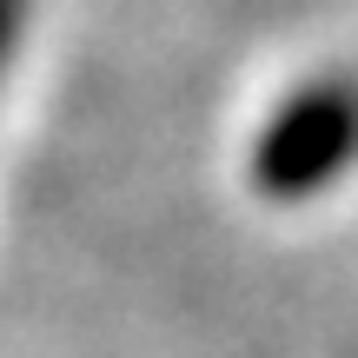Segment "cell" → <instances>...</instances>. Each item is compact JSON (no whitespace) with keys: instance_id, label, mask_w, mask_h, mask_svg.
Instances as JSON below:
<instances>
[{"instance_id":"6da1fadb","label":"cell","mask_w":358,"mask_h":358,"mask_svg":"<svg viewBox=\"0 0 358 358\" xmlns=\"http://www.w3.org/2000/svg\"><path fill=\"white\" fill-rule=\"evenodd\" d=\"M358 159V87L352 80H312L272 113L252 146V186L266 199H306L332 186Z\"/></svg>"},{"instance_id":"7a4b0ae2","label":"cell","mask_w":358,"mask_h":358,"mask_svg":"<svg viewBox=\"0 0 358 358\" xmlns=\"http://www.w3.org/2000/svg\"><path fill=\"white\" fill-rule=\"evenodd\" d=\"M13 34H20V0H0V73H7V53H13Z\"/></svg>"}]
</instances>
